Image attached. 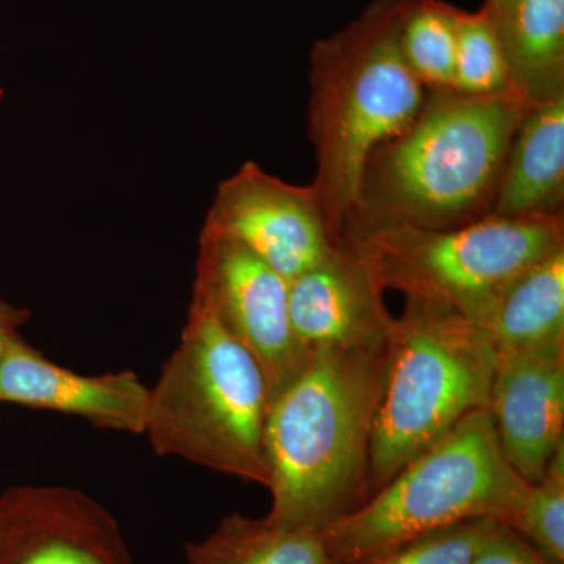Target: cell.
<instances>
[{
	"instance_id": "5bb4252c",
	"label": "cell",
	"mask_w": 564,
	"mask_h": 564,
	"mask_svg": "<svg viewBox=\"0 0 564 564\" xmlns=\"http://www.w3.org/2000/svg\"><path fill=\"white\" fill-rule=\"evenodd\" d=\"M564 198V90L529 107L508 148L492 215L558 214Z\"/></svg>"
},
{
	"instance_id": "8fae6325",
	"label": "cell",
	"mask_w": 564,
	"mask_h": 564,
	"mask_svg": "<svg viewBox=\"0 0 564 564\" xmlns=\"http://www.w3.org/2000/svg\"><path fill=\"white\" fill-rule=\"evenodd\" d=\"M293 332L307 350H362L391 340L395 317L366 254L344 239L328 259L289 281Z\"/></svg>"
},
{
	"instance_id": "4fadbf2b",
	"label": "cell",
	"mask_w": 564,
	"mask_h": 564,
	"mask_svg": "<svg viewBox=\"0 0 564 564\" xmlns=\"http://www.w3.org/2000/svg\"><path fill=\"white\" fill-rule=\"evenodd\" d=\"M0 403L76 415L98 429L143 434L150 388L132 370L91 377L63 369L20 337L0 359Z\"/></svg>"
},
{
	"instance_id": "7402d4cb",
	"label": "cell",
	"mask_w": 564,
	"mask_h": 564,
	"mask_svg": "<svg viewBox=\"0 0 564 564\" xmlns=\"http://www.w3.org/2000/svg\"><path fill=\"white\" fill-rule=\"evenodd\" d=\"M470 564H554L505 522L486 519Z\"/></svg>"
},
{
	"instance_id": "e0dca14e",
	"label": "cell",
	"mask_w": 564,
	"mask_h": 564,
	"mask_svg": "<svg viewBox=\"0 0 564 564\" xmlns=\"http://www.w3.org/2000/svg\"><path fill=\"white\" fill-rule=\"evenodd\" d=\"M187 564H337L323 530L231 513L206 538L185 544Z\"/></svg>"
},
{
	"instance_id": "6da1fadb",
	"label": "cell",
	"mask_w": 564,
	"mask_h": 564,
	"mask_svg": "<svg viewBox=\"0 0 564 564\" xmlns=\"http://www.w3.org/2000/svg\"><path fill=\"white\" fill-rule=\"evenodd\" d=\"M532 102L519 91L429 90L417 117L367 162L347 237L448 229L491 214L508 148Z\"/></svg>"
},
{
	"instance_id": "cb8c5ba5",
	"label": "cell",
	"mask_w": 564,
	"mask_h": 564,
	"mask_svg": "<svg viewBox=\"0 0 564 564\" xmlns=\"http://www.w3.org/2000/svg\"><path fill=\"white\" fill-rule=\"evenodd\" d=\"M511 2L513 0H485V6L488 7L492 14H499L507 10Z\"/></svg>"
},
{
	"instance_id": "603a6c76",
	"label": "cell",
	"mask_w": 564,
	"mask_h": 564,
	"mask_svg": "<svg viewBox=\"0 0 564 564\" xmlns=\"http://www.w3.org/2000/svg\"><path fill=\"white\" fill-rule=\"evenodd\" d=\"M31 318V313L24 307H17L0 299V359L6 356L11 345L20 339V328Z\"/></svg>"
},
{
	"instance_id": "52a82bcc",
	"label": "cell",
	"mask_w": 564,
	"mask_h": 564,
	"mask_svg": "<svg viewBox=\"0 0 564 564\" xmlns=\"http://www.w3.org/2000/svg\"><path fill=\"white\" fill-rule=\"evenodd\" d=\"M347 239L361 248L384 291L452 311L485 329L511 284L564 247V218L563 212L489 214L456 228L395 226Z\"/></svg>"
},
{
	"instance_id": "277c9868",
	"label": "cell",
	"mask_w": 564,
	"mask_h": 564,
	"mask_svg": "<svg viewBox=\"0 0 564 564\" xmlns=\"http://www.w3.org/2000/svg\"><path fill=\"white\" fill-rule=\"evenodd\" d=\"M270 392L242 344L192 300L180 344L150 389L152 451L269 489Z\"/></svg>"
},
{
	"instance_id": "8992f818",
	"label": "cell",
	"mask_w": 564,
	"mask_h": 564,
	"mask_svg": "<svg viewBox=\"0 0 564 564\" xmlns=\"http://www.w3.org/2000/svg\"><path fill=\"white\" fill-rule=\"evenodd\" d=\"M491 337L462 315L406 300L389 340V369L370 443L367 500L473 411L489 408ZM366 500V502H367Z\"/></svg>"
},
{
	"instance_id": "3957f363",
	"label": "cell",
	"mask_w": 564,
	"mask_h": 564,
	"mask_svg": "<svg viewBox=\"0 0 564 564\" xmlns=\"http://www.w3.org/2000/svg\"><path fill=\"white\" fill-rule=\"evenodd\" d=\"M406 3L372 0L311 51L307 121L317 161L311 185L337 242L358 206L367 162L413 122L425 101L426 88L400 47Z\"/></svg>"
},
{
	"instance_id": "30bf717a",
	"label": "cell",
	"mask_w": 564,
	"mask_h": 564,
	"mask_svg": "<svg viewBox=\"0 0 564 564\" xmlns=\"http://www.w3.org/2000/svg\"><path fill=\"white\" fill-rule=\"evenodd\" d=\"M0 564H135L115 516L68 486L0 496Z\"/></svg>"
},
{
	"instance_id": "7a4b0ae2",
	"label": "cell",
	"mask_w": 564,
	"mask_h": 564,
	"mask_svg": "<svg viewBox=\"0 0 564 564\" xmlns=\"http://www.w3.org/2000/svg\"><path fill=\"white\" fill-rule=\"evenodd\" d=\"M388 369L389 343L311 352L303 372L270 406V518L326 530L366 503L370 443Z\"/></svg>"
},
{
	"instance_id": "ffe728a7",
	"label": "cell",
	"mask_w": 564,
	"mask_h": 564,
	"mask_svg": "<svg viewBox=\"0 0 564 564\" xmlns=\"http://www.w3.org/2000/svg\"><path fill=\"white\" fill-rule=\"evenodd\" d=\"M513 529L549 562L564 564V445L544 477L529 485Z\"/></svg>"
},
{
	"instance_id": "d4e9b609",
	"label": "cell",
	"mask_w": 564,
	"mask_h": 564,
	"mask_svg": "<svg viewBox=\"0 0 564 564\" xmlns=\"http://www.w3.org/2000/svg\"><path fill=\"white\" fill-rule=\"evenodd\" d=\"M154 564H158V563H154Z\"/></svg>"
},
{
	"instance_id": "9c48e42d",
	"label": "cell",
	"mask_w": 564,
	"mask_h": 564,
	"mask_svg": "<svg viewBox=\"0 0 564 564\" xmlns=\"http://www.w3.org/2000/svg\"><path fill=\"white\" fill-rule=\"evenodd\" d=\"M202 232L236 240L288 281L328 259L339 243L313 185L289 184L256 162L218 185Z\"/></svg>"
},
{
	"instance_id": "5b68a950",
	"label": "cell",
	"mask_w": 564,
	"mask_h": 564,
	"mask_svg": "<svg viewBox=\"0 0 564 564\" xmlns=\"http://www.w3.org/2000/svg\"><path fill=\"white\" fill-rule=\"evenodd\" d=\"M529 484L500 448L489 408L473 411L404 464L362 507L323 530L334 562L358 564L445 527L514 525Z\"/></svg>"
},
{
	"instance_id": "d6986e66",
	"label": "cell",
	"mask_w": 564,
	"mask_h": 564,
	"mask_svg": "<svg viewBox=\"0 0 564 564\" xmlns=\"http://www.w3.org/2000/svg\"><path fill=\"white\" fill-rule=\"evenodd\" d=\"M454 91L473 96L518 91L511 80L499 31L485 3L473 13L459 10Z\"/></svg>"
},
{
	"instance_id": "44dd1931",
	"label": "cell",
	"mask_w": 564,
	"mask_h": 564,
	"mask_svg": "<svg viewBox=\"0 0 564 564\" xmlns=\"http://www.w3.org/2000/svg\"><path fill=\"white\" fill-rule=\"evenodd\" d=\"M485 521L475 519L423 533L358 564H470Z\"/></svg>"
},
{
	"instance_id": "9a60e30c",
	"label": "cell",
	"mask_w": 564,
	"mask_h": 564,
	"mask_svg": "<svg viewBox=\"0 0 564 564\" xmlns=\"http://www.w3.org/2000/svg\"><path fill=\"white\" fill-rule=\"evenodd\" d=\"M485 332L499 358L564 344V247L511 284Z\"/></svg>"
},
{
	"instance_id": "ac0fdd59",
	"label": "cell",
	"mask_w": 564,
	"mask_h": 564,
	"mask_svg": "<svg viewBox=\"0 0 564 564\" xmlns=\"http://www.w3.org/2000/svg\"><path fill=\"white\" fill-rule=\"evenodd\" d=\"M458 13L443 0H408L400 47L426 90H454Z\"/></svg>"
},
{
	"instance_id": "7c38bea8",
	"label": "cell",
	"mask_w": 564,
	"mask_h": 564,
	"mask_svg": "<svg viewBox=\"0 0 564 564\" xmlns=\"http://www.w3.org/2000/svg\"><path fill=\"white\" fill-rule=\"evenodd\" d=\"M489 413L505 459L538 484L564 445V344L499 358Z\"/></svg>"
},
{
	"instance_id": "ba28073f",
	"label": "cell",
	"mask_w": 564,
	"mask_h": 564,
	"mask_svg": "<svg viewBox=\"0 0 564 564\" xmlns=\"http://www.w3.org/2000/svg\"><path fill=\"white\" fill-rule=\"evenodd\" d=\"M192 300L203 304L243 345L269 386L270 403L311 358L292 328L289 281L228 237H199Z\"/></svg>"
},
{
	"instance_id": "2e32d148",
	"label": "cell",
	"mask_w": 564,
	"mask_h": 564,
	"mask_svg": "<svg viewBox=\"0 0 564 564\" xmlns=\"http://www.w3.org/2000/svg\"><path fill=\"white\" fill-rule=\"evenodd\" d=\"M492 18L516 90L532 104L564 90V0H513Z\"/></svg>"
}]
</instances>
